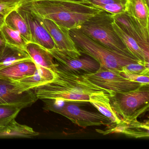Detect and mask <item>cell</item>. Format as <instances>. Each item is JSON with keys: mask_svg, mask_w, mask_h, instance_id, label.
I'll return each instance as SVG.
<instances>
[{"mask_svg": "<svg viewBox=\"0 0 149 149\" xmlns=\"http://www.w3.org/2000/svg\"><path fill=\"white\" fill-rule=\"evenodd\" d=\"M6 16H5L4 15L0 14V29L6 23Z\"/></svg>", "mask_w": 149, "mask_h": 149, "instance_id": "cell-31", "label": "cell"}, {"mask_svg": "<svg viewBox=\"0 0 149 149\" xmlns=\"http://www.w3.org/2000/svg\"><path fill=\"white\" fill-rule=\"evenodd\" d=\"M125 3H115L102 6L101 9L113 15H117L125 13Z\"/></svg>", "mask_w": 149, "mask_h": 149, "instance_id": "cell-27", "label": "cell"}, {"mask_svg": "<svg viewBox=\"0 0 149 149\" xmlns=\"http://www.w3.org/2000/svg\"><path fill=\"white\" fill-rule=\"evenodd\" d=\"M113 110L121 120H131L148 110L149 84H143L137 88L109 96Z\"/></svg>", "mask_w": 149, "mask_h": 149, "instance_id": "cell-5", "label": "cell"}, {"mask_svg": "<svg viewBox=\"0 0 149 149\" xmlns=\"http://www.w3.org/2000/svg\"><path fill=\"white\" fill-rule=\"evenodd\" d=\"M145 1L146 3L147 4V5H149V0H144Z\"/></svg>", "mask_w": 149, "mask_h": 149, "instance_id": "cell-32", "label": "cell"}, {"mask_svg": "<svg viewBox=\"0 0 149 149\" xmlns=\"http://www.w3.org/2000/svg\"><path fill=\"white\" fill-rule=\"evenodd\" d=\"M25 6L39 18L50 20L69 31L103 11L83 0H40Z\"/></svg>", "mask_w": 149, "mask_h": 149, "instance_id": "cell-2", "label": "cell"}, {"mask_svg": "<svg viewBox=\"0 0 149 149\" xmlns=\"http://www.w3.org/2000/svg\"><path fill=\"white\" fill-rule=\"evenodd\" d=\"M69 33L79 52L90 56L102 67L121 71L123 67L127 64L140 63L134 58L113 51L95 41L78 29H71Z\"/></svg>", "mask_w": 149, "mask_h": 149, "instance_id": "cell-3", "label": "cell"}, {"mask_svg": "<svg viewBox=\"0 0 149 149\" xmlns=\"http://www.w3.org/2000/svg\"><path fill=\"white\" fill-rule=\"evenodd\" d=\"M53 111L65 117L83 128L102 125L109 126L111 124L110 120L101 113L85 110L73 104H64Z\"/></svg>", "mask_w": 149, "mask_h": 149, "instance_id": "cell-8", "label": "cell"}, {"mask_svg": "<svg viewBox=\"0 0 149 149\" xmlns=\"http://www.w3.org/2000/svg\"><path fill=\"white\" fill-rule=\"evenodd\" d=\"M32 61L26 50L6 43L0 55V69L23 62Z\"/></svg>", "mask_w": 149, "mask_h": 149, "instance_id": "cell-17", "label": "cell"}, {"mask_svg": "<svg viewBox=\"0 0 149 149\" xmlns=\"http://www.w3.org/2000/svg\"><path fill=\"white\" fill-rule=\"evenodd\" d=\"M23 107L14 104H0V126H6L14 120Z\"/></svg>", "mask_w": 149, "mask_h": 149, "instance_id": "cell-24", "label": "cell"}, {"mask_svg": "<svg viewBox=\"0 0 149 149\" xmlns=\"http://www.w3.org/2000/svg\"><path fill=\"white\" fill-rule=\"evenodd\" d=\"M121 71L149 76V64H143L140 63H130L123 67Z\"/></svg>", "mask_w": 149, "mask_h": 149, "instance_id": "cell-25", "label": "cell"}, {"mask_svg": "<svg viewBox=\"0 0 149 149\" xmlns=\"http://www.w3.org/2000/svg\"><path fill=\"white\" fill-rule=\"evenodd\" d=\"M38 99L34 89L29 90L17 81L0 78V104H14L24 109Z\"/></svg>", "mask_w": 149, "mask_h": 149, "instance_id": "cell-7", "label": "cell"}, {"mask_svg": "<svg viewBox=\"0 0 149 149\" xmlns=\"http://www.w3.org/2000/svg\"><path fill=\"white\" fill-rule=\"evenodd\" d=\"M113 20V15L101 11L83 23L78 29L106 47L134 58L116 33L112 26Z\"/></svg>", "mask_w": 149, "mask_h": 149, "instance_id": "cell-4", "label": "cell"}, {"mask_svg": "<svg viewBox=\"0 0 149 149\" xmlns=\"http://www.w3.org/2000/svg\"><path fill=\"white\" fill-rule=\"evenodd\" d=\"M26 51L37 66L49 69L54 72L58 67L52 55L46 49L35 42H29L26 46Z\"/></svg>", "mask_w": 149, "mask_h": 149, "instance_id": "cell-14", "label": "cell"}, {"mask_svg": "<svg viewBox=\"0 0 149 149\" xmlns=\"http://www.w3.org/2000/svg\"><path fill=\"white\" fill-rule=\"evenodd\" d=\"M6 24L14 30L18 31L27 42H33L30 30L26 22L17 10L11 12L6 19Z\"/></svg>", "mask_w": 149, "mask_h": 149, "instance_id": "cell-22", "label": "cell"}, {"mask_svg": "<svg viewBox=\"0 0 149 149\" xmlns=\"http://www.w3.org/2000/svg\"><path fill=\"white\" fill-rule=\"evenodd\" d=\"M39 18L53 39L56 48L70 57H78L81 56L82 54L79 52L71 38L69 30L60 26L50 20Z\"/></svg>", "mask_w": 149, "mask_h": 149, "instance_id": "cell-10", "label": "cell"}, {"mask_svg": "<svg viewBox=\"0 0 149 149\" xmlns=\"http://www.w3.org/2000/svg\"><path fill=\"white\" fill-rule=\"evenodd\" d=\"M0 29L6 43L26 50V46L27 42L22 37L18 31L14 30L6 23Z\"/></svg>", "mask_w": 149, "mask_h": 149, "instance_id": "cell-23", "label": "cell"}, {"mask_svg": "<svg viewBox=\"0 0 149 149\" xmlns=\"http://www.w3.org/2000/svg\"><path fill=\"white\" fill-rule=\"evenodd\" d=\"M110 95L104 92L92 94L90 96L89 102L101 114L108 118L111 124L119 123L121 120L111 107L109 98Z\"/></svg>", "mask_w": 149, "mask_h": 149, "instance_id": "cell-18", "label": "cell"}, {"mask_svg": "<svg viewBox=\"0 0 149 149\" xmlns=\"http://www.w3.org/2000/svg\"><path fill=\"white\" fill-rule=\"evenodd\" d=\"M83 74L93 83L115 94L133 90L143 84L124 78L118 70L101 66L95 72Z\"/></svg>", "mask_w": 149, "mask_h": 149, "instance_id": "cell-6", "label": "cell"}, {"mask_svg": "<svg viewBox=\"0 0 149 149\" xmlns=\"http://www.w3.org/2000/svg\"><path fill=\"white\" fill-rule=\"evenodd\" d=\"M149 124L147 120L141 122L136 119L131 120H121L118 124H111L104 130H97V132L103 135L112 133H122L128 138H148Z\"/></svg>", "mask_w": 149, "mask_h": 149, "instance_id": "cell-13", "label": "cell"}, {"mask_svg": "<svg viewBox=\"0 0 149 149\" xmlns=\"http://www.w3.org/2000/svg\"><path fill=\"white\" fill-rule=\"evenodd\" d=\"M47 50L58 64L57 68L64 71L83 74L94 73L100 67L97 62L87 55L82 54L79 57H72L56 48Z\"/></svg>", "mask_w": 149, "mask_h": 149, "instance_id": "cell-9", "label": "cell"}, {"mask_svg": "<svg viewBox=\"0 0 149 149\" xmlns=\"http://www.w3.org/2000/svg\"><path fill=\"white\" fill-rule=\"evenodd\" d=\"M112 26L117 34L119 36L131 55L141 63L149 64V60L146 57L143 51L136 41L123 31L118 26L114 19L112 22Z\"/></svg>", "mask_w": 149, "mask_h": 149, "instance_id": "cell-20", "label": "cell"}, {"mask_svg": "<svg viewBox=\"0 0 149 149\" xmlns=\"http://www.w3.org/2000/svg\"><path fill=\"white\" fill-rule=\"evenodd\" d=\"M119 74L121 76L127 80L139 83L141 84H149V76L138 74L122 71H119Z\"/></svg>", "mask_w": 149, "mask_h": 149, "instance_id": "cell-26", "label": "cell"}, {"mask_svg": "<svg viewBox=\"0 0 149 149\" xmlns=\"http://www.w3.org/2000/svg\"><path fill=\"white\" fill-rule=\"evenodd\" d=\"M37 66V69L34 74L16 81L24 85L29 90L49 82L54 77V72L51 70L41 66Z\"/></svg>", "mask_w": 149, "mask_h": 149, "instance_id": "cell-21", "label": "cell"}, {"mask_svg": "<svg viewBox=\"0 0 149 149\" xmlns=\"http://www.w3.org/2000/svg\"><path fill=\"white\" fill-rule=\"evenodd\" d=\"M18 11L27 24L33 38V42L47 50L56 48V45L49 33L43 26L40 18L26 6L19 8Z\"/></svg>", "mask_w": 149, "mask_h": 149, "instance_id": "cell-11", "label": "cell"}, {"mask_svg": "<svg viewBox=\"0 0 149 149\" xmlns=\"http://www.w3.org/2000/svg\"><path fill=\"white\" fill-rule=\"evenodd\" d=\"M40 133L34 130L32 127L21 124L15 120L6 126H0V138H29L39 136Z\"/></svg>", "mask_w": 149, "mask_h": 149, "instance_id": "cell-19", "label": "cell"}, {"mask_svg": "<svg viewBox=\"0 0 149 149\" xmlns=\"http://www.w3.org/2000/svg\"><path fill=\"white\" fill-rule=\"evenodd\" d=\"M37 66L33 61L20 63L0 69V78L16 81L34 74Z\"/></svg>", "mask_w": 149, "mask_h": 149, "instance_id": "cell-15", "label": "cell"}, {"mask_svg": "<svg viewBox=\"0 0 149 149\" xmlns=\"http://www.w3.org/2000/svg\"><path fill=\"white\" fill-rule=\"evenodd\" d=\"M54 72L53 81L34 89L38 99L89 102L92 94H115L93 83L83 73L64 71L57 68Z\"/></svg>", "mask_w": 149, "mask_h": 149, "instance_id": "cell-1", "label": "cell"}, {"mask_svg": "<svg viewBox=\"0 0 149 149\" xmlns=\"http://www.w3.org/2000/svg\"><path fill=\"white\" fill-rule=\"evenodd\" d=\"M90 3L97 8H100L101 7L105 5L115 3H125L126 0H83Z\"/></svg>", "mask_w": 149, "mask_h": 149, "instance_id": "cell-29", "label": "cell"}, {"mask_svg": "<svg viewBox=\"0 0 149 149\" xmlns=\"http://www.w3.org/2000/svg\"><path fill=\"white\" fill-rule=\"evenodd\" d=\"M6 42L4 39L2 32L0 29V55L2 54L6 47Z\"/></svg>", "mask_w": 149, "mask_h": 149, "instance_id": "cell-30", "label": "cell"}, {"mask_svg": "<svg viewBox=\"0 0 149 149\" xmlns=\"http://www.w3.org/2000/svg\"><path fill=\"white\" fill-rule=\"evenodd\" d=\"M113 18L123 31L136 41L149 60V29L142 26L125 13L113 15Z\"/></svg>", "mask_w": 149, "mask_h": 149, "instance_id": "cell-12", "label": "cell"}, {"mask_svg": "<svg viewBox=\"0 0 149 149\" xmlns=\"http://www.w3.org/2000/svg\"><path fill=\"white\" fill-rule=\"evenodd\" d=\"M73 1H83V0H73Z\"/></svg>", "mask_w": 149, "mask_h": 149, "instance_id": "cell-33", "label": "cell"}, {"mask_svg": "<svg viewBox=\"0 0 149 149\" xmlns=\"http://www.w3.org/2000/svg\"><path fill=\"white\" fill-rule=\"evenodd\" d=\"M22 7L19 3L14 2L0 1V14L7 16L11 12Z\"/></svg>", "mask_w": 149, "mask_h": 149, "instance_id": "cell-28", "label": "cell"}, {"mask_svg": "<svg viewBox=\"0 0 149 149\" xmlns=\"http://www.w3.org/2000/svg\"><path fill=\"white\" fill-rule=\"evenodd\" d=\"M125 13L142 26L149 29V5L144 0H126Z\"/></svg>", "mask_w": 149, "mask_h": 149, "instance_id": "cell-16", "label": "cell"}]
</instances>
